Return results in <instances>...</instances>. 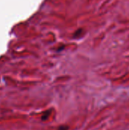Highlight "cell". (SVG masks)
I'll return each mask as SVG.
<instances>
[{
  "label": "cell",
  "instance_id": "2",
  "mask_svg": "<svg viewBox=\"0 0 129 130\" xmlns=\"http://www.w3.org/2000/svg\"><path fill=\"white\" fill-rule=\"evenodd\" d=\"M50 110H48V111H46L44 113H43V115L42 116V120H43V121H45V120H46V119L49 118V115H50Z\"/></svg>",
  "mask_w": 129,
  "mask_h": 130
},
{
  "label": "cell",
  "instance_id": "1",
  "mask_svg": "<svg viewBox=\"0 0 129 130\" xmlns=\"http://www.w3.org/2000/svg\"><path fill=\"white\" fill-rule=\"evenodd\" d=\"M82 34H83V30L82 29H78L77 31L74 33V38H79L80 37H81Z\"/></svg>",
  "mask_w": 129,
  "mask_h": 130
},
{
  "label": "cell",
  "instance_id": "3",
  "mask_svg": "<svg viewBox=\"0 0 129 130\" xmlns=\"http://www.w3.org/2000/svg\"><path fill=\"white\" fill-rule=\"evenodd\" d=\"M57 130H68V127L67 126H61L58 128Z\"/></svg>",
  "mask_w": 129,
  "mask_h": 130
}]
</instances>
